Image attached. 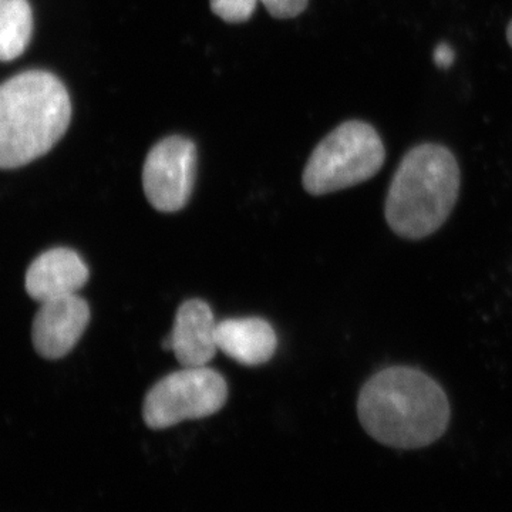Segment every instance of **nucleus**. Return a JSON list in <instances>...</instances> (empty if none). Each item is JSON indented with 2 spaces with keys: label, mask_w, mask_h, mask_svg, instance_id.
<instances>
[{
  "label": "nucleus",
  "mask_w": 512,
  "mask_h": 512,
  "mask_svg": "<svg viewBox=\"0 0 512 512\" xmlns=\"http://www.w3.org/2000/svg\"><path fill=\"white\" fill-rule=\"evenodd\" d=\"M460 191L456 157L439 144L414 147L397 168L386 198V221L399 237L421 239L447 221Z\"/></svg>",
  "instance_id": "nucleus-3"
},
{
  "label": "nucleus",
  "mask_w": 512,
  "mask_h": 512,
  "mask_svg": "<svg viewBox=\"0 0 512 512\" xmlns=\"http://www.w3.org/2000/svg\"><path fill=\"white\" fill-rule=\"evenodd\" d=\"M90 271L82 256L69 248H53L37 256L26 272V292L43 303L76 295L89 281Z\"/></svg>",
  "instance_id": "nucleus-8"
},
{
  "label": "nucleus",
  "mask_w": 512,
  "mask_h": 512,
  "mask_svg": "<svg viewBox=\"0 0 512 512\" xmlns=\"http://www.w3.org/2000/svg\"><path fill=\"white\" fill-rule=\"evenodd\" d=\"M434 63L437 66L441 67V69H447L454 62V52L447 43H441V45L436 47L434 50Z\"/></svg>",
  "instance_id": "nucleus-14"
},
{
  "label": "nucleus",
  "mask_w": 512,
  "mask_h": 512,
  "mask_svg": "<svg viewBox=\"0 0 512 512\" xmlns=\"http://www.w3.org/2000/svg\"><path fill=\"white\" fill-rule=\"evenodd\" d=\"M261 0H210L214 15L228 23L247 22Z\"/></svg>",
  "instance_id": "nucleus-12"
},
{
  "label": "nucleus",
  "mask_w": 512,
  "mask_h": 512,
  "mask_svg": "<svg viewBox=\"0 0 512 512\" xmlns=\"http://www.w3.org/2000/svg\"><path fill=\"white\" fill-rule=\"evenodd\" d=\"M217 326L210 305L190 299L178 308L170 339L173 353L184 367L207 366L217 353Z\"/></svg>",
  "instance_id": "nucleus-9"
},
{
  "label": "nucleus",
  "mask_w": 512,
  "mask_h": 512,
  "mask_svg": "<svg viewBox=\"0 0 512 512\" xmlns=\"http://www.w3.org/2000/svg\"><path fill=\"white\" fill-rule=\"evenodd\" d=\"M360 424L387 447L414 450L446 433L450 403L440 384L413 367H387L367 380L357 400Z\"/></svg>",
  "instance_id": "nucleus-1"
},
{
  "label": "nucleus",
  "mask_w": 512,
  "mask_h": 512,
  "mask_svg": "<svg viewBox=\"0 0 512 512\" xmlns=\"http://www.w3.org/2000/svg\"><path fill=\"white\" fill-rule=\"evenodd\" d=\"M70 120L69 92L55 74L29 70L0 84V170L45 156L66 134Z\"/></svg>",
  "instance_id": "nucleus-2"
},
{
  "label": "nucleus",
  "mask_w": 512,
  "mask_h": 512,
  "mask_svg": "<svg viewBox=\"0 0 512 512\" xmlns=\"http://www.w3.org/2000/svg\"><path fill=\"white\" fill-rule=\"evenodd\" d=\"M386 160L382 138L363 121L340 124L323 138L303 171V188L312 195L332 194L370 180Z\"/></svg>",
  "instance_id": "nucleus-4"
},
{
  "label": "nucleus",
  "mask_w": 512,
  "mask_h": 512,
  "mask_svg": "<svg viewBox=\"0 0 512 512\" xmlns=\"http://www.w3.org/2000/svg\"><path fill=\"white\" fill-rule=\"evenodd\" d=\"M90 322L89 303L76 295L42 303L33 320V346L45 359H62L72 352Z\"/></svg>",
  "instance_id": "nucleus-7"
},
{
  "label": "nucleus",
  "mask_w": 512,
  "mask_h": 512,
  "mask_svg": "<svg viewBox=\"0 0 512 512\" xmlns=\"http://www.w3.org/2000/svg\"><path fill=\"white\" fill-rule=\"evenodd\" d=\"M261 2L276 19L296 18L308 6V0H261Z\"/></svg>",
  "instance_id": "nucleus-13"
},
{
  "label": "nucleus",
  "mask_w": 512,
  "mask_h": 512,
  "mask_svg": "<svg viewBox=\"0 0 512 512\" xmlns=\"http://www.w3.org/2000/svg\"><path fill=\"white\" fill-rule=\"evenodd\" d=\"M197 174V147L190 138L171 136L151 148L143 168L148 202L160 212L183 210Z\"/></svg>",
  "instance_id": "nucleus-6"
},
{
  "label": "nucleus",
  "mask_w": 512,
  "mask_h": 512,
  "mask_svg": "<svg viewBox=\"0 0 512 512\" xmlns=\"http://www.w3.org/2000/svg\"><path fill=\"white\" fill-rule=\"evenodd\" d=\"M228 399L224 377L207 366L184 367L163 377L144 400L147 427L164 430L185 420H198L220 412Z\"/></svg>",
  "instance_id": "nucleus-5"
},
{
  "label": "nucleus",
  "mask_w": 512,
  "mask_h": 512,
  "mask_svg": "<svg viewBox=\"0 0 512 512\" xmlns=\"http://www.w3.org/2000/svg\"><path fill=\"white\" fill-rule=\"evenodd\" d=\"M507 39H508V43H510V46L512 47V20H511L510 25H508Z\"/></svg>",
  "instance_id": "nucleus-15"
},
{
  "label": "nucleus",
  "mask_w": 512,
  "mask_h": 512,
  "mask_svg": "<svg viewBox=\"0 0 512 512\" xmlns=\"http://www.w3.org/2000/svg\"><path fill=\"white\" fill-rule=\"evenodd\" d=\"M33 12L28 0H0V62H12L28 49Z\"/></svg>",
  "instance_id": "nucleus-11"
},
{
  "label": "nucleus",
  "mask_w": 512,
  "mask_h": 512,
  "mask_svg": "<svg viewBox=\"0 0 512 512\" xmlns=\"http://www.w3.org/2000/svg\"><path fill=\"white\" fill-rule=\"evenodd\" d=\"M218 350L244 366H259L275 355L278 338L271 323L261 318L218 322Z\"/></svg>",
  "instance_id": "nucleus-10"
}]
</instances>
